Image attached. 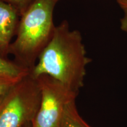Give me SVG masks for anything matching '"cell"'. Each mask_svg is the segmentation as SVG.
<instances>
[{
	"mask_svg": "<svg viewBox=\"0 0 127 127\" xmlns=\"http://www.w3.org/2000/svg\"><path fill=\"white\" fill-rule=\"evenodd\" d=\"M90 62L80 32L71 30L64 21L55 27L30 75L34 78L48 75L78 94Z\"/></svg>",
	"mask_w": 127,
	"mask_h": 127,
	"instance_id": "1",
	"label": "cell"
},
{
	"mask_svg": "<svg viewBox=\"0 0 127 127\" xmlns=\"http://www.w3.org/2000/svg\"><path fill=\"white\" fill-rule=\"evenodd\" d=\"M57 1L34 0L21 14L17 37L11 44L9 54L30 71L53 34V11Z\"/></svg>",
	"mask_w": 127,
	"mask_h": 127,
	"instance_id": "2",
	"label": "cell"
},
{
	"mask_svg": "<svg viewBox=\"0 0 127 127\" xmlns=\"http://www.w3.org/2000/svg\"><path fill=\"white\" fill-rule=\"evenodd\" d=\"M41 99L37 80L28 75L18 81L0 106V127H25L35 118Z\"/></svg>",
	"mask_w": 127,
	"mask_h": 127,
	"instance_id": "3",
	"label": "cell"
},
{
	"mask_svg": "<svg viewBox=\"0 0 127 127\" xmlns=\"http://www.w3.org/2000/svg\"><path fill=\"white\" fill-rule=\"evenodd\" d=\"M41 93L38 109L32 127H60L68 103L78 94L48 75L36 78Z\"/></svg>",
	"mask_w": 127,
	"mask_h": 127,
	"instance_id": "4",
	"label": "cell"
},
{
	"mask_svg": "<svg viewBox=\"0 0 127 127\" xmlns=\"http://www.w3.org/2000/svg\"><path fill=\"white\" fill-rule=\"evenodd\" d=\"M20 14L12 5L0 0V55L7 58L12 38L17 34Z\"/></svg>",
	"mask_w": 127,
	"mask_h": 127,
	"instance_id": "5",
	"label": "cell"
},
{
	"mask_svg": "<svg viewBox=\"0 0 127 127\" xmlns=\"http://www.w3.org/2000/svg\"><path fill=\"white\" fill-rule=\"evenodd\" d=\"M30 71L17 63L0 55V77L20 81L30 75Z\"/></svg>",
	"mask_w": 127,
	"mask_h": 127,
	"instance_id": "6",
	"label": "cell"
},
{
	"mask_svg": "<svg viewBox=\"0 0 127 127\" xmlns=\"http://www.w3.org/2000/svg\"><path fill=\"white\" fill-rule=\"evenodd\" d=\"M60 127H91L79 115L75 100L68 103L65 109Z\"/></svg>",
	"mask_w": 127,
	"mask_h": 127,
	"instance_id": "7",
	"label": "cell"
},
{
	"mask_svg": "<svg viewBox=\"0 0 127 127\" xmlns=\"http://www.w3.org/2000/svg\"><path fill=\"white\" fill-rule=\"evenodd\" d=\"M20 81L0 77V106L14 85Z\"/></svg>",
	"mask_w": 127,
	"mask_h": 127,
	"instance_id": "8",
	"label": "cell"
},
{
	"mask_svg": "<svg viewBox=\"0 0 127 127\" xmlns=\"http://www.w3.org/2000/svg\"><path fill=\"white\" fill-rule=\"evenodd\" d=\"M2 1L12 5L18 9L20 14H22V13L25 10V9L34 0H2Z\"/></svg>",
	"mask_w": 127,
	"mask_h": 127,
	"instance_id": "9",
	"label": "cell"
},
{
	"mask_svg": "<svg viewBox=\"0 0 127 127\" xmlns=\"http://www.w3.org/2000/svg\"><path fill=\"white\" fill-rule=\"evenodd\" d=\"M117 1L124 13L121 19V29L127 34V0H117Z\"/></svg>",
	"mask_w": 127,
	"mask_h": 127,
	"instance_id": "10",
	"label": "cell"
},
{
	"mask_svg": "<svg viewBox=\"0 0 127 127\" xmlns=\"http://www.w3.org/2000/svg\"><path fill=\"white\" fill-rule=\"evenodd\" d=\"M31 124H32V123H30V124H28V125H27V126L25 127H32V125H31Z\"/></svg>",
	"mask_w": 127,
	"mask_h": 127,
	"instance_id": "11",
	"label": "cell"
},
{
	"mask_svg": "<svg viewBox=\"0 0 127 127\" xmlns=\"http://www.w3.org/2000/svg\"><path fill=\"white\" fill-rule=\"evenodd\" d=\"M57 1H58V0H57Z\"/></svg>",
	"mask_w": 127,
	"mask_h": 127,
	"instance_id": "12",
	"label": "cell"
}]
</instances>
